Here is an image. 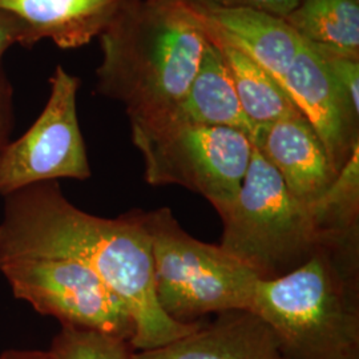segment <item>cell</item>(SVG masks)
I'll return each mask as SVG.
<instances>
[{
	"label": "cell",
	"mask_w": 359,
	"mask_h": 359,
	"mask_svg": "<svg viewBox=\"0 0 359 359\" xmlns=\"http://www.w3.org/2000/svg\"><path fill=\"white\" fill-rule=\"evenodd\" d=\"M19 253L68 257L93 270L127 304L135 351L164 346L201 323L175 321L160 308L142 210L97 217L74 205L57 181L29 185L4 196L0 221V255Z\"/></svg>",
	"instance_id": "6da1fadb"
},
{
	"label": "cell",
	"mask_w": 359,
	"mask_h": 359,
	"mask_svg": "<svg viewBox=\"0 0 359 359\" xmlns=\"http://www.w3.org/2000/svg\"><path fill=\"white\" fill-rule=\"evenodd\" d=\"M100 41L97 90L124 104L132 121L176 109L197 74L209 38L177 0H128Z\"/></svg>",
	"instance_id": "7a4b0ae2"
},
{
	"label": "cell",
	"mask_w": 359,
	"mask_h": 359,
	"mask_svg": "<svg viewBox=\"0 0 359 359\" xmlns=\"http://www.w3.org/2000/svg\"><path fill=\"white\" fill-rule=\"evenodd\" d=\"M358 243L326 246L299 268L258 280L250 311L286 359H359Z\"/></svg>",
	"instance_id": "3957f363"
},
{
	"label": "cell",
	"mask_w": 359,
	"mask_h": 359,
	"mask_svg": "<svg viewBox=\"0 0 359 359\" xmlns=\"http://www.w3.org/2000/svg\"><path fill=\"white\" fill-rule=\"evenodd\" d=\"M221 219L219 246L259 280L283 277L326 246L358 243L337 240L322 231L310 205L289 192L255 145L240 192Z\"/></svg>",
	"instance_id": "277c9868"
},
{
	"label": "cell",
	"mask_w": 359,
	"mask_h": 359,
	"mask_svg": "<svg viewBox=\"0 0 359 359\" xmlns=\"http://www.w3.org/2000/svg\"><path fill=\"white\" fill-rule=\"evenodd\" d=\"M151 238L156 298L169 318L192 323L208 314L250 310L258 276L219 245L180 226L169 208L142 212Z\"/></svg>",
	"instance_id": "5b68a950"
},
{
	"label": "cell",
	"mask_w": 359,
	"mask_h": 359,
	"mask_svg": "<svg viewBox=\"0 0 359 359\" xmlns=\"http://www.w3.org/2000/svg\"><path fill=\"white\" fill-rule=\"evenodd\" d=\"M132 142L151 185H180L206 198L222 218L250 164L253 144L236 129L193 124L173 115L132 120Z\"/></svg>",
	"instance_id": "8992f818"
},
{
	"label": "cell",
	"mask_w": 359,
	"mask_h": 359,
	"mask_svg": "<svg viewBox=\"0 0 359 359\" xmlns=\"http://www.w3.org/2000/svg\"><path fill=\"white\" fill-rule=\"evenodd\" d=\"M0 271L13 295L62 326H75L132 342L127 304L83 262L48 255H0Z\"/></svg>",
	"instance_id": "52a82bcc"
},
{
	"label": "cell",
	"mask_w": 359,
	"mask_h": 359,
	"mask_svg": "<svg viewBox=\"0 0 359 359\" xmlns=\"http://www.w3.org/2000/svg\"><path fill=\"white\" fill-rule=\"evenodd\" d=\"M36 121L0 156V196L59 179L87 180L90 161L77 117L79 77L57 65Z\"/></svg>",
	"instance_id": "ba28073f"
},
{
	"label": "cell",
	"mask_w": 359,
	"mask_h": 359,
	"mask_svg": "<svg viewBox=\"0 0 359 359\" xmlns=\"http://www.w3.org/2000/svg\"><path fill=\"white\" fill-rule=\"evenodd\" d=\"M283 88L318 135L334 172L359 148V109L337 83L321 55L308 43L295 56Z\"/></svg>",
	"instance_id": "9c48e42d"
},
{
	"label": "cell",
	"mask_w": 359,
	"mask_h": 359,
	"mask_svg": "<svg viewBox=\"0 0 359 359\" xmlns=\"http://www.w3.org/2000/svg\"><path fill=\"white\" fill-rule=\"evenodd\" d=\"M250 142L278 172L289 192L308 205L338 175L318 135L301 114L256 127Z\"/></svg>",
	"instance_id": "30bf717a"
},
{
	"label": "cell",
	"mask_w": 359,
	"mask_h": 359,
	"mask_svg": "<svg viewBox=\"0 0 359 359\" xmlns=\"http://www.w3.org/2000/svg\"><path fill=\"white\" fill-rule=\"evenodd\" d=\"M216 316L164 346L133 351L132 359H286L278 338L256 313L231 310Z\"/></svg>",
	"instance_id": "8fae6325"
},
{
	"label": "cell",
	"mask_w": 359,
	"mask_h": 359,
	"mask_svg": "<svg viewBox=\"0 0 359 359\" xmlns=\"http://www.w3.org/2000/svg\"><path fill=\"white\" fill-rule=\"evenodd\" d=\"M188 10L210 38L243 52L281 84L305 41L283 18L273 13L252 8Z\"/></svg>",
	"instance_id": "7c38bea8"
},
{
	"label": "cell",
	"mask_w": 359,
	"mask_h": 359,
	"mask_svg": "<svg viewBox=\"0 0 359 359\" xmlns=\"http://www.w3.org/2000/svg\"><path fill=\"white\" fill-rule=\"evenodd\" d=\"M128 0H0V10L26 25L28 44L50 39L77 48L100 36Z\"/></svg>",
	"instance_id": "4fadbf2b"
},
{
	"label": "cell",
	"mask_w": 359,
	"mask_h": 359,
	"mask_svg": "<svg viewBox=\"0 0 359 359\" xmlns=\"http://www.w3.org/2000/svg\"><path fill=\"white\" fill-rule=\"evenodd\" d=\"M169 115L193 124L236 129L249 139L255 132L237 97L225 60L210 39L184 99Z\"/></svg>",
	"instance_id": "5bb4252c"
},
{
	"label": "cell",
	"mask_w": 359,
	"mask_h": 359,
	"mask_svg": "<svg viewBox=\"0 0 359 359\" xmlns=\"http://www.w3.org/2000/svg\"><path fill=\"white\" fill-rule=\"evenodd\" d=\"M209 39L221 52L245 115L255 128L301 114L283 84L265 68L229 44Z\"/></svg>",
	"instance_id": "9a60e30c"
},
{
	"label": "cell",
	"mask_w": 359,
	"mask_h": 359,
	"mask_svg": "<svg viewBox=\"0 0 359 359\" xmlns=\"http://www.w3.org/2000/svg\"><path fill=\"white\" fill-rule=\"evenodd\" d=\"M283 19L309 43L359 59V0H299Z\"/></svg>",
	"instance_id": "2e32d148"
},
{
	"label": "cell",
	"mask_w": 359,
	"mask_h": 359,
	"mask_svg": "<svg viewBox=\"0 0 359 359\" xmlns=\"http://www.w3.org/2000/svg\"><path fill=\"white\" fill-rule=\"evenodd\" d=\"M310 208L322 231L330 237L359 240V148Z\"/></svg>",
	"instance_id": "e0dca14e"
},
{
	"label": "cell",
	"mask_w": 359,
	"mask_h": 359,
	"mask_svg": "<svg viewBox=\"0 0 359 359\" xmlns=\"http://www.w3.org/2000/svg\"><path fill=\"white\" fill-rule=\"evenodd\" d=\"M53 359H132L127 339L75 326H62L48 350Z\"/></svg>",
	"instance_id": "ac0fdd59"
},
{
	"label": "cell",
	"mask_w": 359,
	"mask_h": 359,
	"mask_svg": "<svg viewBox=\"0 0 359 359\" xmlns=\"http://www.w3.org/2000/svg\"><path fill=\"white\" fill-rule=\"evenodd\" d=\"M310 44L321 55L337 83L346 92L354 107L359 109V59L313 43Z\"/></svg>",
	"instance_id": "d6986e66"
},
{
	"label": "cell",
	"mask_w": 359,
	"mask_h": 359,
	"mask_svg": "<svg viewBox=\"0 0 359 359\" xmlns=\"http://www.w3.org/2000/svg\"><path fill=\"white\" fill-rule=\"evenodd\" d=\"M185 7L198 11L252 8L264 13L286 18L292 13L299 0H177Z\"/></svg>",
	"instance_id": "ffe728a7"
},
{
	"label": "cell",
	"mask_w": 359,
	"mask_h": 359,
	"mask_svg": "<svg viewBox=\"0 0 359 359\" xmlns=\"http://www.w3.org/2000/svg\"><path fill=\"white\" fill-rule=\"evenodd\" d=\"M13 128V90L0 71V156L8 145Z\"/></svg>",
	"instance_id": "44dd1931"
},
{
	"label": "cell",
	"mask_w": 359,
	"mask_h": 359,
	"mask_svg": "<svg viewBox=\"0 0 359 359\" xmlns=\"http://www.w3.org/2000/svg\"><path fill=\"white\" fill-rule=\"evenodd\" d=\"M13 44H28L26 25L7 11L0 10V62L6 51Z\"/></svg>",
	"instance_id": "7402d4cb"
},
{
	"label": "cell",
	"mask_w": 359,
	"mask_h": 359,
	"mask_svg": "<svg viewBox=\"0 0 359 359\" xmlns=\"http://www.w3.org/2000/svg\"><path fill=\"white\" fill-rule=\"evenodd\" d=\"M0 359H53L50 351L40 350H7Z\"/></svg>",
	"instance_id": "603a6c76"
}]
</instances>
